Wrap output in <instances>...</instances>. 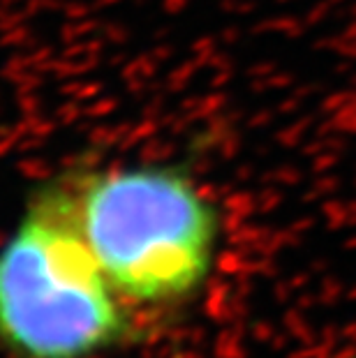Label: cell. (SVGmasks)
Masks as SVG:
<instances>
[{
	"label": "cell",
	"mask_w": 356,
	"mask_h": 358,
	"mask_svg": "<svg viewBox=\"0 0 356 358\" xmlns=\"http://www.w3.org/2000/svg\"><path fill=\"white\" fill-rule=\"evenodd\" d=\"M127 333V301L81 229L77 173L49 180L0 248V345L17 358H95Z\"/></svg>",
	"instance_id": "1"
},
{
	"label": "cell",
	"mask_w": 356,
	"mask_h": 358,
	"mask_svg": "<svg viewBox=\"0 0 356 358\" xmlns=\"http://www.w3.org/2000/svg\"><path fill=\"white\" fill-rule=\"evenodd\" d=\"M81 229L127 303L178 306L215 273L225 236L220 206L171 164L77 173Z\"/></svg>",
	"instance_id": "2"
},
{
	"label": "cell",
	"mask_w": 356,
	"mask_h": 358,
	"mask_svg": "<svg viewBox=\"0 0 356 358\" xmlns=\"http://www.w3.org/2000/svg\"><path fill=\"white\" fill-rule=\"evenodd\" d=\"M333 358H356V354H340V356H333Z\"/></svg>",
	"instance_id": "3"
}]
</instances>
